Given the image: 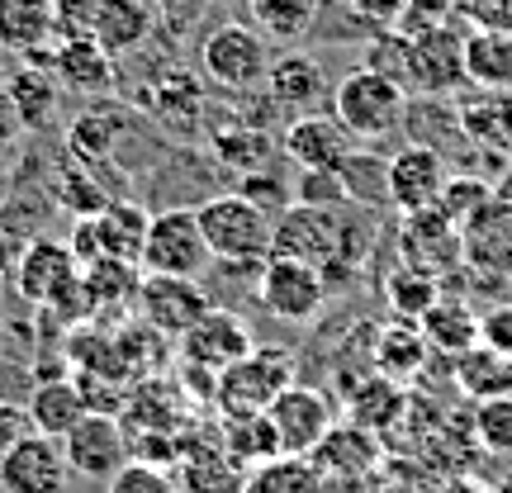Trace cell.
<instances>
[{
    "label": "cell",
    "mask_w": 512,
    "mask_h": 493,
    "mask_svg": "<svg viewBox=\"0 0 512 493\" xmlns=\"http://www.w3.org/2000/svg\"><path fill=\"white\" fill-rule=\"evenodd\" d=\"M347 209H309V204H290L271 233V256H299L313 266H356L366 252V238H356V228L342 219Z\"/></svg>",
    "instance_id": "obj_1"
},
{
    "label": "cell",
    "mask_w": 512,
    "mask_h": 493,
    "mask_svg": "<svg viewBox=\"0 0 512 493\" xmlns=\"http://www.w3.org/2000/svg\"><path fill=\"white\" fill-rule=\"evenodd\" d=\"M332 119L347 128L356 143H380L408 119V91L375 67H356L332 91Z\"/></svg>",
    "instance_id": "obj_2"
},
{
    "label": "cell",
    "mask_w": 512,
    "mask_h": 493,
    "mask_svg": "<svg viewBox=\"0 0 512 493\" xmlns=\"http://www.w3.org/2000/svg\"><path fill=\"white\" fill-rule=\"evenodd\" d=\"M195 219L214 261L223 266H261L271 256L275 219L266 209H256L247 195H214L195 209Z\"/></svg>",
    "instance_id": "obj_3"
},
{
    "label": "cell",
    "mask_w": 512,
    "mask_h": 493,
    "mask_svg": "<svg viewBox=\"0 0 512 493\" xmlns=\"http://www.w3.org/2000/svg\"><path fill=\"white\" fill-rule=\"evenodd\" d=\"M200 72L214 91H228V95L261 91V86H266V72H271L266 34L252 29V24H219V29L200 43Z\"/></svg>",
    "instance_id": "obj_4"
},
{
    "label": "cell",
    "mask_w": 512,
    "mask_h": 493,
    "mask_svg": "<svg viewBox=\"0 0 512 493\" xmlns=\"http://www.w3.org/2000/svg\"><path fill=\"white\" fill-rule=\"evenodd\" d=\"M294 384V351L285 347H252L242 361L219 375L214 384V408L219 413H266L280 389Z\"/></svg>",
    "instance_id": "obj_5"
},
{
    "label": "cell",
    "mask_w": 512,
    "mask_h": 493,
    "mask_svg": "<svg viewBox=\"0 0 512 493\" xmlns=\"http://www.w3.org/2000/svg\"><path fill=\"white\" fill-rule=\"evenodd\" d=\"M209 242L200 233V219L195 209H162L152 214L147 223V238H143V271H157V275H185V280H200L209 271Z\"/></svg>",
    "instance_id": "obj_6"
},
{
    "label": "cell",
    "mask_w": 512,
    "mask_h": 493,
    "mask_svg": "<svg viewBox=\"0 0 512 493\" xmlns=\"http://www.w3.org/2000/svg\"><path fill=\"white\" fill-rule=\"evenodd\" d=\"M465 81V29H456L451 19L437 29L408 34V95L422 100H441L456 95Z\"/></svg>",
    "instance_id": "obj_7"
},
{
    "label": "cell",
    "mask_w": 512,
    "mask_h": 493,
    "mask_svg": "<svg viewBox=\"0 0 512 493\" xmlns=\"http://www.w3.org/2000/svg\"><path fill=\"white\" fill-rule=\"evenodd\" d=\"M309 460L323 475V493H370L375 470H380V437L361 422L337 418V427L318 441Z\"/></svg>",
    "instance_id": "obj_8"
},
{
    "label": "cell",
    "mask_w": 512,
    "mask_h": 493,
    "mask_svg": "<svg viewBox=\"0 0 512 493\" xmlns=\"http://www.w3.org/2000/svg\"><path fill=\"white\" fill-rule=\"evenodd\" d=\"M147 223H152V214H143L138 204H105L91 219H76L67 247L81 261V271L95 261H143Z\"/></svg>",
    "instance_id": "obj_9"
},
{
    "label": "cell",
    "mask_w": 512,
    "mask_h": 493,
    "mask_svg": "<svg viewBox=\"0 0 512 493\" xmlns=\"http://www.w3.org/2000/svg\"><path fill=\"white\" fill-rule=\"evenodd\" d=\"M261 304L280 323H309L328 304V275L299 256H266L261 261Z\"/></svg>",
    "instance_id": "obj_10"
},
{
    "label": "cell",
    "mask_w": 512,
    "mask_h": 493,
    "mask_svg": "<svg viewBox=\"0 0 512 493\" xmlns=\"http://www.w3.org/2000/svg\"><path fill=\"white\" fill-rule=\"evenodd\" d=\"M133 304H138L143 323L157 332V337H176V342L200 323L204 313L214 309L209 294H204L195 280H185V275H157V271H143Z\"/></svg>",
    "instance_id": "obj_11"
},
{
    "label": "cell",
    "mask_w": 512,
    "mask_h": 493,
    "mask_svg": "<svg viewBox=\"0 0 512 493\" xmlns=\"http://www.w3.org/2000/svg\"><path fill=\"white\" fill-rule=\"evenodd\" d=\"M399 256L403 266H418V271H432L437 280L465 271V242H460V228L437 204L432 209H413L403 214L399 223Z\"/></svg>",
    "instance_id": "obj_12"
},
{
    "label": "cell",
    "mask_w": 512,
    "mask_h": 493,
    "mask_svg": "<svg viewBox=\"0 0 512 493\" xmlns=\"http://www.w3.org/2000/svg\"><path fill=\"white\" fill-rule=\"evenodd\" d=\"M275 422V437H280V451L285 456H313L318 441L337 427V403L313 389V384H290L280 389V399L266 408Z\"/></svg>",
    "instance_id": "obj_13"
},
{
    "label": "cell",
    "mask_w": 512,
    "mask_h": 493,
    "mask_svg": "<svg viewBox=\"0 0 512 493\" xmlns=\"http://www.w3.org/2000/svg\"><path fill=\"white\" fill-rule=\"evenodd\" d=\"M62 456H67V470H72V475L110 484L128 465L133 451H128V432L119 427L114 413H86V418L62 437Z\"/></svg>",
    "instance_id": "obj_14"
},
{
    "label": "cell",
    "mask_w": 512,
    "mask_h": 493,
    "mask_svg": "<svg viewBox=\"0 0 512 493\" xmlns=\"http://www.w3.org/2000/svg\"><path fill=\"white\" fill-rule=\"evenodd\" d=\"M465 271L479 280H512V190H494V200L460 228Z\"/></svg>",
    "instance_id": "obj_15"
},
{
    "label": "cell",
    "mask_w": 512,
    "mask_h": 493,
    "mask_svg": "<svg viewBox=\"0 0 512 493\" xmlns=\"http://www.w3.org/2000/svg\"><path fill=\"white\" fill-rule=\"evenodd\" d=\"M10 280H15V290L24 294L34 309H48V304H57V299L81 280V261L72 256L67 242L34 238V242H24V252H19Z\"/></svg>",
    "instance_id": "obj_16"
},
{
    "label": "cell",
    "mask_w": 512,
    "mask_h": 493,
    "mask_svg": "<svg viewBox=\"0 0 512 493\" xmlns=\"http://www.w3.org/2000/svg\"><path fill=\"white\" fill-rule=\"evenodd\" d=\"M67 489V456L62 441L43 437V432H24V437L0 456V493H62Z\"/></svg>",
    "instance_id": "obj_17"
},
{
    "label": "cell",
    "mask_w": 512,
    "mask_h": 493,
    "mask_svg": "<svg viewBox=\"0 0 512 493\" xmlns=\"http://www.w3.org/2000/svg\"><path fill=\"white\" fill-rule=\"evenodd\" d=\"M252 347H256V337H252V328H247V318H242V313L209 309L200 323L181 337V366L223 375V370L233 366V361H242Z\"/></svg>",
    "instance_id": "obj_18"
},
{
    "label": "cell",
    "mask_w": 512,
    "mask_h": 493,
    "mask_svg": "<svg viewBox=\"0 0 512 493\" xmlns=\"http://www.w3.org/2000/svg\"><path fill=\"white\" fill-rule=\"evenodd\" d=\"M181 493H242L247 465L223 446L219 427H200L195 437H181Z\"/></svg>",
    "instance_id": "obj_19"
},
{
    "label": "cell",
    "mask_w": 512,
    "mask_h": 493,
    "mask_svg": "<svg viewBox=\"0 0 512 493\" xmlns=\"http://www.w3.org/2000/svg\"><path fill=\"white\" fill-rule=\"evenodd\" d=\"M384 181H389V204L399 214L413 209H432L446 185V157L432 143H403L389 162H384Z\"/></svg>",
    "instance_id": "obj_20"
},
{
    "label": "cell",
    "mask_w": 512,
    "mask_h": 493,
    "mask_svg": "<svg viewBox=\"0 0 512 493\" xmlns=\"http://www.w3.org/2000/svg\"><path fill=\"white\" fill-rule=\"evenodd\" d=\"M285 157H290L299 171H342V166L351 162V152H356V138H351L347 128L328 114H299V119H290V128H285Z\"/></svg>",
    "instance_id": "obj_21"
},
{
    "label": "cell",
    "mask_w": 512,
    "mask_h": 493,
    "mask_svg": "<svg viewBox=\"0 0 512 493\" xmlns=\"http://www.w3.org/2000/svg\"><path fill=\"white\" fill-rule=\"evenodd\" d=\"M57 34H62L57 0H0V48L5 53H24L38 67H48Z\"/></svg>",
    "instance_id": "obj_22"
},
{
    "label": "cell",
    "mask_w": 512,
    "mask_h": 493,
    "mask_svg": "<svg viewBox=\"0 0 512 493\" xmlns=\"http://www.w3.org/2000/svg\"><path fill=\"white\" fill-rule=\"evenodd\" d=\"M456 128L465 143H475L479 152L494 157H512V91H470L456 100Z\"/></svg>",
    "instance_id": "obj_23"
},
{
    "label": "cell",
    "mask_w": 512,
    "mask_h": 493,
    "mask_svg": "<svg viewBox=\"0 0 512 493\" xmlns=\"http://www.w3.org/2000/svg\"><path fill=\"white\" fill-rule=\"evenodd\" d=\"M266 100H271L275 110L285 114H313L328 105V72L318 67V57L309 53H285L271 62V72H266Z\"/></svg>",
    "instance_id": "obj_24"
},
{
    "label": "cell",
    "mask_w": 512,
    "mask_h": 493,
    "mask_svg": "<svg viewBox=\"0 0 512 493\" xmlns=\"http://www.w3.org/2000/svg\"><path fill=\"white\" fill-rule=\"evenodd\" d=\"M48 67H53V76L62 81V91L95 95V91H110V86H114V57L105 53V48H100L86 29L57 38Z\"/></svg>",
    "instance_id": "obj_25"
},
{
    "label": "cell",
    "mask_w": 512,
    "mask_h": 493,
    "mask_svg": "<svg viewBox=\"0 0 512 493\" xmlns=\"http://www.w3.org/2000/svg\"><path fill=\"white\" fill-rule=\"evenodd\" d=\"M86 34L110 57L138 53L152 34V5L147 0H95L86 15Z\"/></svg>",
    "instance_id": "obj_26"
},
{
    "label": "cell",
    "mask_w": 512,
    "mask_h": 493,
    "mask_svg": "<svg viewBox=\"0 0 512 493\" xmlns=\"http://www.w3.org/2000/svg\"><path fill=\"white\" fill-rule=\"evenodd\" d=\"M418 328H422V337H427L432 356H446V361H456V356H465L470 347H479V313L470 309L465 294L441 290L437 304L418 318Z\"/></svg>",
    "instance_id": "obj_27"
},
{
    "label": "cell",
    "mask_w": 512,
    "mask_h": 493,
    "mask_svg": "<svg viewBox=\"0 0 512 493\" xmlns=\"http://www.w3.org/2000/svg\"><path fill=\"white\" fill-rule=\"evenodd\" d=\"M24 408H29V427L43 432V437H57V441L91 413L86 399H81V389H76V380H67V375L38 380L34 389H29V403H24Z\"/></svg>",
    "instance_id": "obj_28"
},
{
    "label": "cell",
    "mask_w": 512,
    "mask_h": 493,
    "mask_svg": "<svg viewBox=\"0 0 512 493\" xmlns=\"http://www.w3.org/2000/svg\"><path fill=\"white\" fill-rule=\"evenodd\" d=\"M5 100H10V110H15L19 124L34 133V128L53 124L57 110H62V81L53 76V67H38V62H29V67H19V72L10 76Z\"/></svg>",
    "instance_id": "obj_29"
},
{
    "label": "cell",
    "mask_w": 512,
    "mask_h": 493,
    "mask_svg": "<svg viewBox=\"0 0 512 493\" xmlns=\"http://www.w3.org/2000/svg\"><path fill=\"white\" fill-rule=\"evenodd\" d=\"M432 361V347L422 337L418 323H389V328L375 332V375L394 384H413Z\"/></svg>",
    "instance_id": "obj_30"
},
{
    "label": "cell",
    "mask_w": 512,
    "mask_h": 493,
    "mask_svg": "<svg viewBox=\"0 0 512 493\" xmlns=\"http://www.w3.org/2000/svg\"><path fill=\"white\" fill-rule=\"evenodd\" d=\"M465 81L479 91H512L508 29H465Z\"/></svg>",
    "instance_id": "obj_31"
},
{
    "label": "cell",
    "mask_w": 512,
    "mask_h": 493,
    "mask_svg": "<svg viewBox=\"0 0 512 493\" xmlns=\"http://www.w3.org/2000/svg\"><path fill=\"white\" fill-rule=\"evenodd\" d=\"M219 437L247 470L285 456V451H280V437H275L271 413H219Z\"/></svg>",
    "instance_id": "obj_32"
},
{
    "label": "cell",
    "mask_w": 512,
    "mask_h": 493,
    "mask_svg": "<svg viewBox=\"0 0 512 493\" xmlns=\"http://www.w3.org/2000/svg\"><path fill=\"white\" fill-rule=\"evenodd\" d=\"M403 413H408V394H403V384L384 380V375H366V380L351 389V422L370 427L375 437L389 432Z\"/></svg>",
    "instance_id": "obj_33"
},
{
    "label": "cell",
    "mask_w": 512,
    "mask_h": 493,
    "mask_svg": "<svg viewBox=\"0 0 512 493\" xmlns=\"http://www.w3.org/2000/svg\"><path fill=\"white\" fill-rule=\"evenodd\" d=\"M441 290H446V280H437L432 271H418V266H403V261L384 275V299L403 323H418L422 313L441 299Z\"/></svg>",
    "instance_id": "obj_34"
},
{
    "label": "cell",
    "mask_w": 512,
    "mask_h": 493,
    "mask_svg": "<svg viewBox=\"0 0 512 493\" xmlns=\"http://www.w3.org/2000/svg\"><path fill=\"white\" fill-rule=\"evenodd\" d=\"M242 493H323V475L309 456H275L247 470Z\"/></svg>",
    "instance_id": "obj_35"
},
{
    "label": "cell",
    "mask_w": 512,
    "mask_h": 493,
    "mask_svg": "<svg viewBox=\"0 0 512 493\" xmlns=\"http://www.w3.org/2000/svg\"><path fill=\"white\" fill-rule=\"evenodd\" d=\"M451 366H456V384L465 399L479 403V399H494V394H508V356L489 351L484 342L470 347L465 356H456Z\"/></svg>",
    "instance_id": "obj_36"
},
{
    "label": "cell",
    "mask_w": 512,
    "mask_h": 493,
    "mask_svg": "<svg viewBox=\"0 0 512 493\" xmlns=\"http://www.w3.org/2000/svg\"><path fill=\"white\" fill-rule=\"evenodd\" d=\"M247 15L266 38H304L318 19V0H247Z\"/></svg>",
    "instance_id": "obj_37"
},
{
    "label": "cell",
    "mask_w": 512,
    "mask_h": 493,
    "mask_svg": "<svg viewBox=\"0 0 512 493\" xmlns=\"http://www.w3.org/2000/svg\"><path fill=\"white\" fill-rule=\"evenodd\" d=\"M470 432H475V446L484 456L512 460V394L479 399L470 413Z\"/></svg>",
    "instance_id": "obj_38"
},
{
    "label": "cell",
    "mask_w": 512,
    "mask_h": 493,
    "mask_svg": "<svg viewBox=\"0 0 512 493\" xmlns=\"http://www.w3.org/2000/svg\"><path fill=\"white\" fill-rule=\"evenodd\" d=\"M81 280H86L91 304H133V299H138L143 266H138V261H95V266L81 271Z\"/></svg>",
    "instance_id": "obj_39"
},
{
    "label": "cell",
    "mask_w": 512,
    "mask_h": 493,
    "mask_svg": "<svg viewBox=\"0 0 512 493\" xmlns=\"http://www.w3.org/2000/svg\"><path fill=\"white\" fill-rule=\"evenodd\" d=\"M494 190L498 185H489L484 176H446V185H441V195H437V209L456 223V228H465L484 204L494 200Z\"/></svg>",
    "instance_id": "obj_40"
},
{
    "label": "cell",
    "mask_w": 512,
    "mask_h": 493,
    "mask_svg": "<svg viewBox=\"0 0 512 493\" xmlns=\"http://www.w3.org/2000/svg\"><path fill=\"white\" fill-rule=\"evenodd\" d=\"M290 195H294V204H309V209H351L356 204L342 171H299Z\"/></svg>",
    "instance_id": "obj_41"
},
{
    "label": "cell",
    "mask_w": 512,
    "mask_h": 493,
    "mask_svg": "<svg viewBox=\"0 0 512 493\" xmlns=\"http://www.w3.org/2000/svg\"><path fill=\"white\" fill-rule=\"evenodd\" d=\"M366 67L394 76L403 91H408V34H399V29H380V38H370V48H366Z\"/></svg>",
    "instance_id": "obj_42"
},
{
    "label": "cell",
    "mask_w": 512,
    "mask_h": 493,
    "mask_svg": "<svg viewBox=\"0 0 512 493\" xmlns=\"http://www.w3.org/2000/svg\"><path fill=\"white\" fill-rule=\"evenodd\" d=\"M105 493H181V484L166 475L162 465H147V460H128L124 470L110 479Z\"/></svg>",
    "instance_id": "obj_43"
},
{
    "label": "cell",
    "mask_w": 512,
    "mask_h": 493,
    "mask_svg": "<svg viewBox=\"0 0 512 493\" xmlns=\"http://www.w3.org/2000/svg\"><path fill=\"white\" fill-rule=\"evenodd\" d=\"M451 10L465 29H508L512 34V0H451Z\"/></svg>",
    "instance_id": "obj_44"
},
{
    "label": "cell",
    "mask_w": 512,
    "mask_h": 493,
    "mask_svg": "<svg viewBox=\"0 0 512 493\" xmlns=\"http://www.w3.org/2000/svg\"><path fill=\"white\" fill-rule=\"evenodd\" d=\"M34 366L24 361V356H15V351L0 342V399L10 403H24L29 399V389H34Z\"/></svg>",
    "instance_id": "obj_45"
},
{
    "label": "cell",
    "mask_w": 512,
    "mask_h": 493,
    "mask_svg": "<svg viewBox=\"0 0 512 493\" xmlns=\"http://www.w3.org/2000/svg\"><path fill=\"white\" fill-rule=\"evenodd\" d=\"M238 195H247V200H252L256 209H266L271 219H280V214H285V209L294 204V195L280 181H275V176H261V181H256V176H242Z\"/></svg>",
    "instance_id": "obj_46"
},
{
    "label": "cell",
    "mask_w": 512,
    "mask_h": 493,
    "mask_svg": "<svg viewBox=\"0 0 512 493\" xmlns=\"http://www.w3.org/2000/svg\"><path fill=\"white\" fill-rule=\"evenodd\" d=\"M479 342L498 356H512V304H494L489 313H479Z\"/></svg>",
    "instance_id": "obj_47"
},
{
    "label": "cell",
    "mask_w": 512,
    "mask_h": 493,
    "mask_svg": "<svg viewBox=\"0 0 512 493\" xmlns=\"http://www.w3.org/2000/svg\"><path fill=\"white\" fill-rule=\"evenodd\" d=\"M219 157L228 166H261L266 157H271V143L261 138V133H242V138H233V133H223L219 138Z\"/></svg>",
    "instance_id": "obj_48"
},
{
    "label": "cell",
    "mask_w": 512,
    "mask_h": 493,
    "mask_svg": "<svg viewBox=\"0 0 512 493\" xmlns=\"http://www.w3.org/2000/svg\"><path fill=\"white\" fill-rule=\"evenodd\" d=\"M408 0H347V10L370 29H394Z\"/></svg>",
    "instance_id": "obj_49"
},
{
    "label": "cell",
    "mask_w": 512,
    "mask_h": 493,
    "mask_svg": "<svg viewBox=\"0 0 512 493\" xmlns=\"http://www.w3.org/2000/svg\"><path fill=\"white\" fill-rule=\"evenodd\" d=\"M24 432H29V408H24V403L0 399V456H5Z\"/></svg>",
    "instance_id": "obj_50"
},
{
    "label": "cell",
    "mask_w": 512,
    "mask_h": 493,
    "mask_svg": "<svg viewBox=\"0 0 512 493\" xmlns=\"http://www.w3.org/2000/svg\"><path fill=\"white\" fill-rule=\"evenodd\" d=\"M19 252H24V242H19L15 233H10V228H5V223H0V280H5V275L15 271Z\"/></svg>",
    "instance_id": "obj_51"
},
{
    "label": "cell",
    "mask_w": 512,
    "mask_h": 493,
    "mask_svg": "<svg viewBox=\"0 0 512 493\" xmlns=\"http://www.w3.org/2000/svg\"><path fill=\"white\" fill-rule=\"evenodd\" d=\"M19 133H24V124L15 119V110H10V100L0 95V147H10V143L19 138Z\"/></svg>",
    "instance_id": "obj_52"
},
{
    "label": "cell",
    "mask_w": 512,
    "mask_h": 493,
    "mask_svg": "<svg viewBox=\"0 0 512 493\" xmlns=\"http://www.w3.org/2000/svg\"><path fill=\"white\" fill-rule=\"evenodd\" d=\"M370 493H437V489L413 484V479H403V475H389V479H380V484H370Z\"/></svg>",
    "instance_id": "obj_53"
},
{
    "label": "cell",
    "mask_w": 512,
    "mask_h": 493,
    "mask_svg": "<svg viewBox=\"0 0 512 493\" xmlns=\"http://www.w3.org/2000/svg\"><path fill=\"white\" fill-rule=\"evenodd\" d=\"M437 493H494L489 484H479V479H470V475H456V479H446Z\"/></svg>",
    "instance_id": "obj_54"
},
{
    "label": "cell",
    "mask_w": 512,
    "mask_h": 493,
    "mask_svg": "<svg viewBox=\"0 0 512 493\" xmlns=\"http://www.w3.org/2000/svg\"><path fill=\"white\" fill-rule=\"evenodd\" d=\"M494 493H512V470H508V475H503V479H498V484H494Z\"/></svg>",
    "instance_id": "obj_55"
},
{
    "label": "cell",
    "mask_w": 512,
    "mask_h": 493,
    "mask_svg": "<svg viewBox=\"0 0 512 493\" xmlns=\"http://www.w3.org/2000/svg\"><path fill=\"white\" fill-rule=\"evenodd\" d=\"M10 185H15V181H10V176L0 171V204H5V195H10Z\"/></svg>",
    "instance_id": "obj_56"
},
{
    "label": "cell",
    "mask_w": 512,
    "mask_h": 493,
    "mask_svg": "<svg viewBox=\"0 0 512 493\" xmlns=\"http://www.w3.org/2000/svg\"><path fill=\"white\" fill-rule=\"evenodd\" d=\"M508 394H512V356H508Z\"/></svg>",
    "instance_id": "obj_57"
}]
</instances>
